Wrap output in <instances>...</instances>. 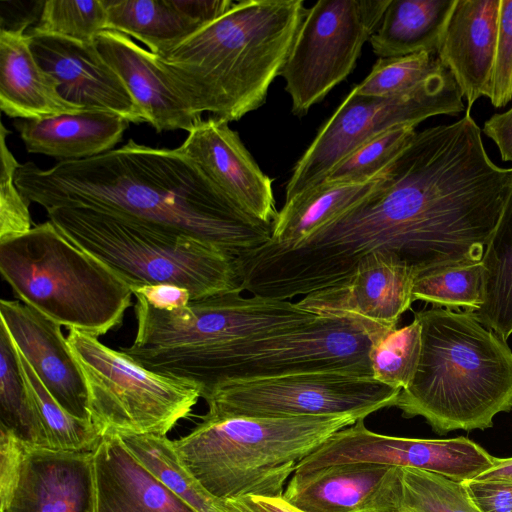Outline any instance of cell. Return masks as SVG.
<instances>
[{"instance_id":"1","label":"cell","mask_w":512,"mask_h":512,"mask_svg":"<svg viewBox=\"0 0 512 512\" xmlns=\"http://www.w3.org/2000/svg\"><path fill=\"white\" fill-rule=\"evenodd\" d=\"M15 182L45 210L88 207L181 231L235 257L267 243L271 223L235 207L180 147L128 142L100 155L59 161L48 169L20 164Z\"/></svg>"},{"instance_id":"2","label":"cell","mask_w":512,"mask_h":512,"mask_svg":"<svg viewBox=\"0 0 512 512\" xmlns=\"http://www.w3.org/2000/svg\"><path fill=\"white\" fill-rule=\"evenodd\" d=\"M308 9L303 0L234 2L216 20L156 55L192 110L237 121L262 106Z\"/></svg>"},{"instance_id":"3","label":"cell","mask_w":512,"mask_h":512,"mask_svg":"<svg viewBox=\"0 0 512 512\" xmlns=\"http://www.w3.org/2000/svg\"><path fill=\"white\" fill-rule=\"evenodd\" d=\"M421 325L415 376L395 407L421 416L437 433L492 427L512 409V350L470 311L434 307L414 313Z\"/></svg>"},{"instance_id":"4","label":"cell","mask_w":512,"mask_h":512,"mask_svg":"<svg viewBox=\"0 0 512 512\" xmlns=\"http://www.w3.org/2000/svg\"><path fill=\"white\" fill-rule=\"evenodd\" d=\"M172 440L180 465L216 498L281 497L297 464L352 414L287 418L208 417Z\"/></svg>"},{"instance_id":"5","label":"cell","mask_w":512,"mask_h":512,"mask_svg":"<svg viewBox=\"0 0 512 512\" xmlns=\"http://www.w3.org/2000/svg\"><path fill=\"white\" fill-rule=\"evenodd\" d=\"M46 212L66 238L109 266L131 290L170 284L187 289L191 300L243 291L236 257L202 239L88 207H57Z\"/></svg>"},{"instance_id":"6","label":"cell","mask_w":512,"mask_h":512,"mask_svg":"<svg viewBox=\"0 0 512 512\" xmlns=\"http://www.w3.org/2000/svg\"><path fill=\"white\" fill-rule=\"evenodd\" d=\"M0 272L24 304L96 337L119 327L132 305L129 284L49 220L0 241Z\"/></svg>"},{"instance_id":"7","label":"cell","mask_w":512,"mask_h":512,"mask_svg":"<svg viewBox=\"0 0 512 512\" xmlns=\"http://www.w3.org/2000/svg\"><path fill=\"white\" fill-rule=\"evenodd\" d=\"M241 293L191 300L172 311L157 309L134 295L136 335L121 351L148 370L195 382L206 364L228 345L320 316L290 300Z\"/></svg>"},{"instance_id":"8","label":"cell","mask_w":512,"mask_h":512,"mask_svg":"<svg viewBox=\"0 0 512 512\" xmlns=\"http://www.w3.org/2000/svg\"><path fill=\"white\" fill-rule=\"evenodd\" d=\"M392 329L359 316L320 315L298 326L228 345L206 364L195 382L203 396L228 380L322 371L372 377L371 345Z\"/></svg>"},{"instance_id":"9","label":"cell","mask_w":512,"mask_h":512,"mask_svg":"<svg viewBox=\"0 0 512 512\" xmlns=\"http://www.w3.org/2000/svg\"><path fill=\"white\" fill-rule=\"evenodd\" d=\"M67 342L84 378L90 420L103 436H166L202 396L198 383L148 370L96 336L71 329Z\"/></svg>"},{"instance_id":"10","label":"cell","mask_w":512,"mask_h":512,"mask_svg":"<svg viewBox=\"0 0 512 512\" xmlns=\"http://www.w3.org/2000/svg\"><path fill=\"white\" fill-rule=\"evenodd\" d=\"M462 98L456 80L443 64L420 85L403 93L364 96L352 89L295 165L285 201L318 185L344 157L393 127L417 126L436 115H459L465 109Z\"/></svg>"},{"instance_id":"11","label":"cell","mask_w":512,"mask_h":512,"mask_svg":"<svg viewBox=\"0 0 512 512\" xmlns=\"http://www.w3.org/2000/svg\"><path fill=\"white\" fill-rule=\"evenodd\" d=\"M401 390L352 373L322 371L228 380L203 394L208 417L287 418L352 414L395 406Z\"/></svg>"},{"instance_id":"12","label":"cell","mask_w":512,"mask_h":512,"mask_svg":"<svg viewBox=\"0 0 512 512\" xmlns=\"http://www.w3.org/2000/svg\"><path fill=\"white\" fill-rule=\"evenodd\" d=\"M391 0H320L301 24L281 71L292 112L305 115L355 68Z\"/></svg>"},{"instance_id":"13","label":"cell","mask_w":512,"mask_h":512,"mask_svg":"<svg viewBox=\"0 0 512 512\" xmlns=\"http://www.w3.org/2000/svg\"><path fill=\"white\" fill-rule=\"evenodd\" d=\"M494 460V456L466 437L388 436L369 430L364 419H359L334 433L302 459L293 475H305L335 464L368 462L416 468L464 482L489 470Z\"/></svg>"},{"instance_id":"14","label":"cell","mask_w":512,"mask_h":512,"mask_svg":"<svg viewBox=\"0 0 512 512\" xmlns=\"http://www.w3.org/2000/svg\"><path fill=\"white\" fill-rule=\"evenodd\" d=\"M414 279V271L396 254L375 251L343 279L296 303L317 315H353L397 328L401 315L414 301Z\"/></svg>"},{"instance_id":"15","label":"cell","mask_w":512,"mask_h":512,"mask_svg":"<svg viewBox=\"0 0 512 512\" xmlns=\"http://www.w3.org/2000/svg\"><path fill=\"white\" fill-rule=\"evenodd\" d=\"M0 512H96L94 452L26 446Z\"/></svg>"},{"instance_id":"16","label":"cell","mask_w":512,"mask_h":512,"mask_svg":"<svg viewBox=\"0 0 512 512\" xmlns=\"http://www.w3.org/2000/svg\"><path fill=\"white\" fill-rule=\"evenodd\" d=\"M222 194L245 215L273 224L278 216L272 179L262 172L228 121L198 122L180 146Z\"/></svg>"},{"instance_id":"17","label":"cell","mask_w":512,"mask_h":512,"mask_svg":"<svg viewBox=\"0 0 512 512\" xmlns=\"http://www.w3.org/2000/svg\"><path fill=\"white\" fill-rule=\"evenodd\" d=\"M28 35L36 60L57 81L64 100L83 110L118 114L129 123L146 122L125 83L102 57L95 42Z\"/></svg>"},{"instance_id":"18","label":"cell","mask_w":512,"mask_h":512,"mask_svg":"<svg viewBox=\"0 0 512 512\" xmlns=\"http://www.w3.org/2000/svg\"><path fill=\"white\" fill-rule=\"evenodd\" d=\"M403 467L351 462L293 475L283 497L304 512H398Z\"/></svg>"},{"instance_id":"19","label":"cell","mask_w":512,"mask_h":512,"mask_svg":"<svg viewBox=\"0 0 512 512\" xmlns=\"http://www.w3.org/2000/svg\"><path fill=\"white\" fill-rule=\"evenodd\" d=\"M0 316L1 325L57 403L72 416L91 421L84 378L61 326L18 300L2 299Z\"/></svg>"},{"instance_id":"20","label":"cell","mask_w":512,"mask_h":512,"mask_svg":"<svg viewBox=\"0 0 512 512\" xmlns=\"http://www.w3.org/2000/svg\"><path fill=\"white\" fill-rule=\"evenodd\" d=\"M95 45L125 83L134 101L157 132H189L202 119L190 107L154 53L129 36L104 30Z\"/></svg>"},{"instance_id":"21","label":"cell","mask_w":512,"mask_h":512,"mask_svg":"<svg viewBox=\"0 0 512 512\" xmlns=\"http://www.w3.org/2000/svg\"><path fill=\"white\" fill-rule=\"evenodd\" d=\"M500 0H455L436 55L451 72L467 110L490 96Z\"/></svg>"},{"instance_id":"22","label":"cell","mask_w":512,"mask_h":512,"mask_svg":"<svg viewBox=\"0 0 512 512\" xmlns=\"http://www.w3.org/2000/svg\"><path fill=\"white\" fill-rule=\"evenodd\" d=\"M96 512H196L153 474L117 434L94 452Z\"/></svg>"},{"instance_id":"23","label":"cell","mask_w":512,"mask_h":512,"mask_svg":"<svg viewBox=\"0 0 512 512\" xmlns=\"http://www.w3.org/2000/svg\"><path fill=\"white\" fill-rule=\"evenodd\" d=\"M14 126L29 153L72 161L113 150L129 122L112 112L81 110L18 121Z\"/></svg>"},{"instance_id":"24","label":"cell","mask_w":512,"mask_h":512,"mask_svg":"<svg viewBox=\"0 0 512 512\" xmlns=\"http://www.w3.org/2000/svg\"><path fill=\"white\" fill-rule=\"evenodd\" d=\"M0 109L7 116L42 119L83 109L70 104L36 60L27 33L0 31Z\"/></svg>"},{"instance_id":"25","label":"cell","mask_w":512,"mask_h":512,"mask_svg":"<svg viewBox=\"0 0 512 512\" xmlns=\"http://www.w3.org/2000/svg\"><path fill=\"white\" fill-rule=\"evenodd\" d=\"M384 169L366 182L320 183L285 201L273 223L268 243L281 249L296 247L321 226L368 196L381 181Z\"/></svg>"},{"instance_id":"26","label":"cell","mask_w":512,"mask_h":512,"mask_svg":"<svg viewBox=\"0 0 512 512\" xmlns=\"http://www.w3.org/2000/svg\"><path fill=\"white\" fill-rule=\"evenodd\" d=\"M455 0H391L369 41L379 58L437 52Z\"/></svg>"},{"instance_id":"27","label":"cell","mask_w":512,"mask_h":512,"mask_svg":"<svg viewBox=\"0 0 512 512\" xmlns=\"http://www.w3.org/2000/svg\"><path fill=\"white\" fill-rule=\"evenodd\" d=\"M106 30L131 36L159 55L172 49L200 27L171 0H103Z\"/></svg>"},{"instance_id":"28","label":"cell","mask_w":512,"mask_h":512,"mask_svg":"<svg viewBox=\"0 0 512 512\" xmlns=\"http://www.w3.org/2000/svg\"><path fill=\"white\" fill-rule=\"evenodd\" d=\"M11 342L28 403L46 439L48 449L82 453L95 452L102 441V433L91 421L76 418L66 412L46 389L22 352L12 340Z\"/></svg>"},{"instance_id":"29","label":"cell","mask_w":512,"mask_h":512,"mask_svg":"<svg viewBox=\"0 0 512 512\" xmlns=\"http://www.w3.org/2000/svg\"><path fill=\"white\" fill-rule=\"evenodd\" d=\"M481 261L484 303L473 313L506 341L512 334V189Z\"/></svg>"},{"instance_id":"30","label":"cell","mask_w":512,"mask_h":512,"mask_svg":"<svg viewBox=\"0 0 512 512\" xmlns=\"http://www.w3.org/2000/svg\"><path fill=\"white\" fill-rule=\"evenodd\" d=\"M0 427L24 445L48 449L31 411L11 339L0 324Z\"/></svg>"},{"instance_id":"31","label":"cell","mask_w":512,"mask_h":512,"mask_svg":"<svg viewBox=\"0 0 512 512\" xmlns=\"http://www.w3.org/2000/svg\"><path fill=\"white\" fill-rule=\"evenodd\" d=\"M484 274L482 261L420 274L413 282V300L476 312L484 303Z\"/></svg>"},{"instance_id":"32","label":"cell","mask_w":512,"mask_h":512,"mask_svg":"<svg viewBox=\"0 0 512 512\" xmlns=\"http://www.w3.org/2000/svg\"><path fill=\"white\" fill-rule=\"evenodd\" d=\"M421 356V325L414 318L402 328L389 330L370 348L372 377L383 384L403 390L417 371Z\"/></svg>"},{"instance_id":"33","label":"cell","mask_w":512,"mask_h":512,"mask_svg":"<svg viewBox=\"0 0 512 512\" xmlns=\"http://www.w3.org/2000/svg\"><path fill=\"white\" fill-rule=\"evenodd\" d=\"M398 512H480L463 482L433 472L403 467Z\"/></svg>"},{"instance_id":"34","label":"cell","mask_w":512,"mask_h":512,"mask_svg":"<svg viewBox=\"0 0 512 512\" xmlns=\"http://www.w3.org/2000/svg\"><path fill=\"white\" fill-rule=\"evenodd\" d=\"M416 127L396 126L370 139L339 161L320 183H362L374 178L405 148Z\"/></svg>"},{"instance_id":"35","label":"cell","mask_w":512,"mask_h":512,"mask_svg":"<svg viewBox=\"0 0 512 512\" xmlns=\"http://www.w3.org/2000/svg\"><path fill=\"white\" fill-rule=\"evenodd\" d=\"M106 24L103 0H46L38 23L27 34L93 43Z\"/></svg>"},{"instance_id":"36","label":"cell","mask_w":512,"mask_h":512,"mask_svg":"<svg viewBox=\"0 0 512 512\" xmlns=\"http://www.w3.org/2000/svg\"><path fill=\"white\" fill-rule=\"evenodd\" d=\"M442 66L435 53L421 51L405 56L379 58L370 74L353 89L364 96H388L409 91Z\"/></svg>"},{"instance_id":"37","label":"cell","mask_w":512,"mask_h":512,"mask_svg":"<svg viewBox=\"0 0 512 512\" xmlns=\"http://www.w3.org/2000/svg\"><path fill=\"white\" fill-rule=\"evenodd\" d=\"M3 124L0 133V241H4L28 232L32 226L29 202L18 189L15 182L16 171L20 165L9 150L6 135L9 134Z\"/></svg>"},{"instance_id":"38","label":"cell","mask_w":512,"mask_h":512,"mask_svg":"<svg viewBox=\"0 0 512 512\" xmlns=\"http://www.w3.org/2000/svg\"><path fill=\"white\" fill-rule=\"evenodd\" d=\"M489 99L495 108L512 100V0H500Z\"/></svg>"},{"instance_id":"39","label":"cell","mask_w":512,"mask_h":512,"mask_svg":"<svg viewBox=\"0 0 512 512\" xmlns=\"http://www.w3.org/2000/svg\"><path fill=\"white\" fill-rule=\"evenodd\" d=\"M463 483L480 512H512V480L475 478Z\"/></svg>"},{"instance_id":"40","label":"cell","mask_w":512,"mask_h":512,"mask_svg":"<svg viewBox=\"0 0 512 512\" xmlns=\"http://www.w3.org/2000/svg\"><path fill=\"white\" fill-rule=\"evenodd\" d=\"M45 1H0V31L25 34L28 26L38 23Z\"/></svg>"},{"instance_id":"41","label":"cell","mask_w":512,"mask_h":512,"mask_svg":"<svg viewBox=\"0 0 512 512\" xmlns=\"http://www.w3.org/2000/svg\"><path fill=\"white\" fill-rule=\"evenodd\" d=\"M133 295H140L153 307L172 311L186 306L191 301L190 292L170 284L144 285L132 289Z\"/></svg>"},{"instance_id":"42","label":"cell","mask_w":512,"mask_h":512,"mask_svg":"<svg viewBox=\"0 0 512 512\" xmlns=\"http://www.w3.org/2000/svg\"><path fill=\"white\" fill-rule=\"evenodd\" d=\"M172 4L200 28L216 20L234 4L231 0H171Z\"/></svg>"},{"instance_id":"43","label":"cell","mask_w":512,"mask_h":512,"mask_svg":"<svg viewBox=\"0 0 512 512\" xmlns=\"http://www.w3.org/2000/svg\"><path fill=\"white\" fill-rule=\"evenodd\" d=\"M482 132L498 147L501 159L512 162V107L495 113L483 125Z\"/></svg>"},{"instance_id":"44","label":"cell","mask_w":512,"mask_h":512,"mask_svg":"<svg viewBox=\"0 0 512 512\" xmlns=\"http://www.w3.org/2000/svg\"><path fill=\"white\" fill-rule=\"evenodd\" d=\"M239 499L254 512H304L290 504L283 496H247Z\"/></svg>"},{"instance_id":"45","label":"cell","mask_w":512,"mask_h":512,"mask_svg":"<svg viewBox=\"0 0 512 512\" xmlns=\"http://www.w3.org/2000/svg\"><path fill=\"white\" fill-rule=\"evenodd\" d=\"M477 479H510L512 480V458H496L494 465L483 472Z\"/></svg>"},{"instance_id":"46","label":"cell","mask_w":512,"mask_h":512,"mask_svg":"<svg viewBox=\"0 0 512 512\" xmlns=\"http://www.w3.org/2000/svg\"><path fill=\"white\" fill-rule=\"evenodd\" d=\"M224 512H246L238 499L224 500Z\"/></svg>"}]
</instances>
